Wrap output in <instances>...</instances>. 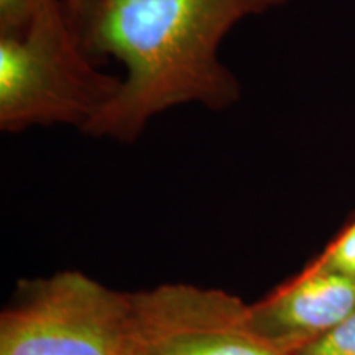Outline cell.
<instances>
[{
	"mask_svg": "<svg viewBox=\"0 0 355 355\" xmlns=\"http://www.w3.org/2000/svg\"><path fill=\"white\" fill-rule=\"evenodd\" d=\"M286 0H92L81 19L84 48L122 61L127 76L84 132L132 141L155 115L183 104L222 110L241 99L219 60L230 30Z\"/></svg>",
	"mask_w": 355,
	"mask_h": 355,
	"instance_id": "obj_1",
	"label": "cell"
},
{
	"mask_svg": "<svg viewBox=\"0 0 355 355\" xmlns=\"http://www.w3.org/2000/svg\"><path fill=\"white\" fill-rule=\"evenodd\" d=\"M122 86L87 61L60 0H46L19 35L0 38V128L66 123L84 130Z\"/></svg>",
	"mask_w": 355,
	"mask_h": 355,
	"instance_id": "obj_2",
	"label": "cell"
},
{
	"mask_svg": "<svg viewBox=\"0 0 355 355\" xmlns=\"http://www.w3.org/2000/svg\"><path fill=\"white\" fill-rule=\"evenodd\" d=\"M0 355H135L132 295L79 272L21 283L0 318Z\"/></svg>",
	"mask_w": 355,
	"mask_h": 355,
	"instance_id": "obj_3",
	"label": "cell"
},
{
	"mask_svg": "<svg viewBox=\"0 0 355 355\" xmlns=\"http://www.w3.org/2000/svg\"><path fill=\"white\" fill-rule=\"evenodd\" d=\"M135 355H290L266 343L229 293L163 285L132 295Z\"/></svg>",
	"mask_w": 355,
	"mask_h": 355,
	"instance_id": "obj_4",
	"label": "cell"
},
{
	"mask_svg": "<svg viewBox=\"0 0 355 355\" xmlns=\"http://www.w3.org/2000/svg\"><path fill=\"white\" fill-rule=\"evenodd\" d=\"M355 313V277L308 266L291 283L250 306V322L266 343L293 354Z\"/></svg>",
	"mask_w": 355,
	"mask_h": 355,
	"instance_id": "obj_5",
	"label": "cell"
},
{
	"mask_svg": "<svg viewBox=\"0 0 355 355\" xmlns=\"http://www.w3.org/2000/svg\"><path fill=\"white\" fill-rule=\"evenodd\" d=\"M291 355H355V313Z\"/></svg>",
	"mask_w": 355,
	"mask_h": 355,
	"instance_id": "obj_6",
	"label": "cell"
},
{
	"mask_svg": "<svg viewBox=\"0 0 355 355\" xmlns=\"http://www.w3.org/2000/svg\"><path fill=\"white\" fill-rule=\"evenodd\" d=\"M311 266L326 270V272L355 277V220L337 235L334 242L316 261L311 263Z\"/></svg>",
	"mask_w": 355,
	"mask_h": 355,
	"instance_id": "obj_7",
	"label": "cell"
},
{
	"mask_svg": "<svg viewBox=\"0 0 355 355\" xmlns=\"http://www.w3.org/2000/svg\"><path fill=\"white\" fill-rule=\"evenodd\" d=\"M44 2L46 0H0L2 35H19L24 32Z\"/></svg>",
	"mask_w": 355,
	"mask_h": 355,
	"instance_id": "obj_8",
	"label": "cell"
},
{
	"mask_svg": "<svg viewBox=\"0 0 355 355\" xmlns=\"http://www.w3.org/2000/svg\"><path fill=\"white\" fill-rule=\"evenodd\" d=\"M64 3L69 19L74 21H81L83 17L86 15L89 6L92 3V0H64Z\"/></svg>",
	"mask_w": 355,
	"mask_h": 355,
	"instance_id": "obj_9",
	"label": "cell"
}]
</instances>
